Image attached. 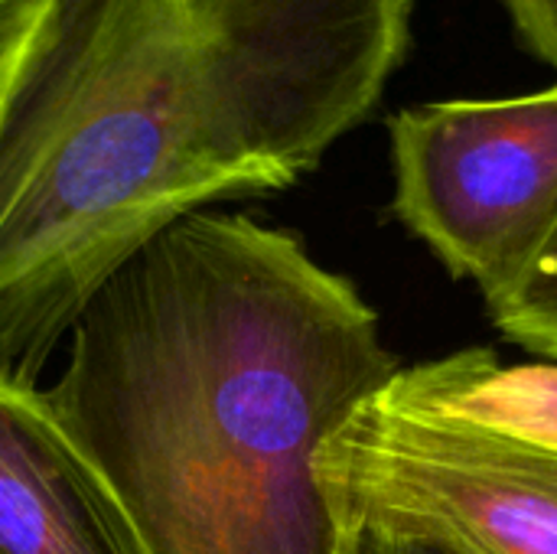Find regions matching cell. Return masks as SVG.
Wrapping results in <instances>:
<instances>
[{
    "instance_id": "obj_1",
    "label": "cell",
    "mask_w": 557,
    "mask_h": 554,
    "mask_svg": "<svg viewBox=\"0 0 557 554\" xmlns=\"http://www.w3.org/2000/svg\"><path fill=\"white\" fill-rule=\"evenodd\" d=\"M414 0H33L0 82V369L39 379L137 251L281 193L382 101Z\"/></svg>"
},
{
    "instance_id": "obj_2",
    "label": "cell",
    "mask_w": 557,
    "mask_h": 554,
    "mask_svg": "<svg viewBox=\"0 0 557 554\" xmlns=\"http://www.w3.org/2000/svg\"><path fill=\"white\" fill-rule=\"evenodd\" d=\"M46 389L150 554H336L330 434L401 366L375 307L307 245L196 212L75 317Z\"/></svg>"
},
{
    "instance_id": "obj_3",
    "label": "cell",
    "mask_w": 557,
    "mask_h": 554,
    "mask_svg": "<svg viewBox=\"0 0 557 554\" xmlns=\"http://www.w3.org/2000/svg\"><path fill=\"white\" fill-rule=\"evenodd\" d=\"M317 480L333 526L557 554V366H509L493 349L401 366L330 434Z\"/></svg>"
},
{
    "instance_id": "obj_4",
    "label": "cell",
    "mask_w": 557,
    "mask_h": 554,
    "mask_svg": "<svg viewBox=\"0 0 557 554\" xmlns=\"http://www.w3.org/2000/svg\"><path fill=\"white\" fill-rule=\"evenodd\" d=\"M392 212L486 304L557 222V85L411 104L388 121Z\"/></svg>"
},
{
    "instance_id": "obj_5",
    "label": "cell",
    "mask_w": 557,
    "mask_h": 554,
    "mask_svg": "<svg viewBox=\"0 0 557 554\" xmlns=\"http://www.w3.org/2000/svg\"><path fill=\"white\" fill-rule=\"evenodd\" d=\"M0 554H150L46 389L0 369Z\"/></svg>"
},
{
    "instance_id": "obj_6",
    "label": "cell",
    "mask_w": 557,
    "mask_h": 554,
    "mask_svg": "<svg viewBox=\"0 0 557 554\" xmlns=\"http://www.w3.org/2000/svg\"><path fill=\"white\" fill-rule=\"evenodd\" d=\"M486 307L509 340L557 362V222L519 281Z\"/></svg>"
},
{
    "instance_id": "obj_7",
    "label": "cell",
    "mask_w": 557,
    "mask_h": 554,
    "mask_svg": "<svg viewBox=\"0 0 557 554\" xmlns=\"http://www.w3.org/2000/svg\"><path fill=\"white\" fill-rule=\"evenodd\" d=\"M336 529V554H467L454 542L408 526L352 522Z\"/></svg>"
},
{
    "instance_id": "obj_8",
    "label": "cell",
    "mask_w": 557,
    "mask_h": 554,
    "mask_svg": "<svg viewBox=\"0 0 557 554\" xmlns=\"http://www.w3.org/2000/svg\"><path fill=\"white\" fill-rule=\"evenodd\" d=\"M522 46L557 69V0H503Z\"/></svg>"
},
{
    "instance_id": "obj_9",
    "label": "cell",
    "mask_w": 557,
    "mask_h": 554,
    "mask_svg": "<svg viewBox=\"0 0 557 554\" xmlns=\"http://www.w3.org/2000/svg\"><path fill=\"white\" fill-rule=\"evenodd\" d=\"M29 13H33V0H0V82L20 49Z\"/></svg>"
}]
</instances>
